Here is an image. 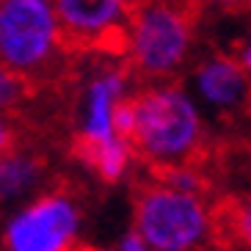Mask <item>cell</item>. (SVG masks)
I'll return each instance as SVG.
<instances>
[{
  "instance_id": "obj_1",
  "label": "cell",
  "mask_w": 251,
  "mask_h": 251,
  "mask_svg": "<svg viewBox=\"0 0 251 251\" xmlns=\"http://www.w3.org/2000/svg\"><path fill=\"white\" fill-rule=\"evenodd\" d=\"M133 91L135 77L113 55L97 58L80 80L75 108L77 157L105 185L125 182L138 163L122 130V113Z\"/></svg>"
},
{
  "instance_id": "obj_2",
  "label": "cell",
  "mask_w": 251,
  "mask_h": 251,
  "mask_svg": "<svg viewBox=\"0 0 251 251\" xmlns=\"http://www.w3.org/2000/svg\"><path fill=\"white\" fill-rule=\"evenodd\" d=\"M122 130L155 174L193 163L207 141V116L179 80L141 83L122 113Z\"/></svg>"
},
{
  "instance_id": "obj_3",
  "label": "cell",
  "mask_w": 251,
  "mask_h": 251,
  "mask_svg": "<svg viewBox=\"0 0 251 251\" xmlns=\"http://www.w3.org/2000/svg\"><path fill=\"white\" fill-rule=\"evenodd\" d=\"M196 42V17L188 0H147L130 11L116 52L141 83H166L191 69Z\"/></svg>"
},
{
  "instance_id": "obj_4",
  "label": "cell",
  "mask_w": 251,
  "mask_h": 251,
  "mask_svg": "<svg viewBox=\"0 0 251 251\" xmlns=\"http://www.w3.org/2000/svg\"><path fill=\"white\" fill-rule=\"evenodd\" d=\"M133 232L152 251H207L221 232V218L207 193H188L149 179L133 201Z\"/></svg>"
},
{
  "instance_id": "obj_5",
  "label": "cell",
  "mask_w": 251,
  "mask_h": 251,
  "mask_svg": "<svg viewBox=\"0 0 251 251\" xmlns=\"http://www.w3.org/2000/svg\"><path fill=\"white\" fill-rule=\"evenodd\" d=\"M52 0H0V67L47 80L69 55Z\"/></svg>"
},
{
  "instance_id": "obj_6",
  "label": "cell",
  "mask_w": 251,
  "mask_h": 251,
  "mask_svg": "<svg viewBox=\"0 0 251 251\" xmlns=\"http://www.w3.org/2000/svg\"><path fill=\"white\" fill-rule=\"evenodd\" d=\"M83 237V207L69 191L52 188L3 218V251H77Z\"/></svg>"
},
{
  "instance_id": "obj_7",
  "label": "cell",
  "mask_w": 251,
  "mask_h": 251,
  "mask_svg": "<svg viewBox=\"0 0 251 251\" xmlns=\"http://www.w3.org/2000/svg\"><path fill=\"white\" fill-rule=\"evenodd\" d=\"M185 89L204 116H237L251 105V75L232 52H204L193 58L191 69L185 72Z\"/></svg>"
},
{
  "instance_id": "obj_8",
  "label": "cell",
  "mask_w": 251,
  "mask_h": 251,
  "mask_svg": "<svg viewBox=\"0 0 251 251\" xmlns=\"http://www.w3.org/2000/svg\"><path fill=\"white\" fill-rule=\"evenodd\" d=\"M69 50L116 52L127 28V0H52Z\"/></svg>"
},
{
  "instance_id": "obj_9",
  "label": "cell",
  "mask_w": 251,
  "mask_h": 251,
  "mask_svg": "<svg viewBox=\"0 0 251 251\" xmlns=\"http://www.w3.org/2000/svg\"><path fill=\"white\" fill-rule=\"evenodd\" d=\"M47 185V163L33 149L14 147L0 155V213H11L36 199Z\"/></svg>"
},
{
  "instance_id": "obj_10",
  "label": "cell",
  "mask_w": 251,
  "mask_h": 251,
  "mask_svg": "<svg viewBox=\"0 0 251 251\" xmlns=\"http://www.w3.org/2000/svg\"><path fill=\"white\" fill-rule=\"evenodd\" d=\"M224 229H226L232 246L237 249H251V193L237 199L224 215Z\"/></svg>"
},
{
  "instance_id": "obj_11",
  "label": "cell",
  "mask_w": 251,
  "mask_h": 251,
  "mask_svg": "<svg viewBox=\"0 0 251 251\" xmlns=\"http://www.w3.org/2000/svg\"><path fill=\"white\" fill-rule=\"evenodd\" d=\"M30 83L25 77H20L17 72L0 67V113L3 116H11L14 111H20L28 100Z\"/></svg>"
},
{
  "instance_id": "obj_12",
  "label": "cell",
  "mask_w": 251,
  "mask_h": 251,
  "mask_svg": "<svg viewBox=\"0 0 251 251\" xmlns=\"http://www.w3.org/2000/svg\"><path fill=\"white\" fill-rule=\"evenodd\" d=\"M157 179H163L166 185L177 188V191H188V193H204L207 182H204V174L196 163H185V166H174L169 171H160L155 174Z\"/></svg>"
},
{
  "instance_id": "obj_13",
  "label": "cell",
  "mask_w": 251,
  "mask_h": 251,
  "mask_svg": "<svg viewBox=\"0 0 251 251\" xmlns=\"http://www.w3.org/2000/svg\"><path fill=\"white\" fill-rule=\"evenodd\" d=\"M232 55L237 58V64L251 75V17L246 20V25L240 28V33L235 36V45H232Z\"/></svg>"
},
{
  "instance_id": "obj_14",
  "label": "cell",
  "mask_w": 251,
  "mask_h": 251,
  "mask_svg": "<svg viewBox=\"0 0 251 251\" xmlns=\"http://www.w3.org/2000/svg\"><path fill=\"white\" fill-rule=\"evenodd\" d=\"M17 147V127L11 122V116L0 113V155H6L8 149Z\"/></svg>"
},
{
  "instance_id": "obj_15",
  "label": "cell",
  "mask_w": 251,
  "mask_h": 251,
  "mask_svg": "<svg viewBox=\"0 0 251 251\" xmlns=\"http://www.w3.org/2000/svg\"><path fill=\"white\" fill-rule=\"evenodd\" d=\"M111 251H152V249H149V246L144 243V240H141L138 235H135L133 229H127L125 235L119 237L116 243H113V249H111Z\"/></svg>"
},
{
  "instance_id": "obj_16",
  "label": "cell",
  "mask_w": 251,
  "mask_h": 251,
  "mask_svg": "<svg viewBox=\"0 0 251 251\" xmlns=\"http://www.w3.org/2000/svg\"><path fill=\"white\" fill-rule=\"evenodd\" d=\"M196 3H204V6H213V8H240L251 0H196Z\"/></svg>"
},
{
  "instance_id": "obj_17",
  "label": "cell",
  "mask_w": 251,
  "mask_h": 251,
  "mask_svg": "<svg viewBox=\"0 0 251 251\" xmlns=\"http://www.w3.org/2000/svg\"><path fill=\"white\" fill-rule=\"evenodd\" d=\"M141 3H147V0H127V6H130V8H135V6H141Z\"/></svg>"
},
{
  "instance_id": "obj_18",
  "label": "cell",
  "mask_w": 251,
  "mask_h": 251,
  "mask_svg": "<svg viewBox=\"0 0 251 251\" xmlns=\"http://www.w3.org/2000/svg\"><path fill=\"white\" fill-rule=\"evenodd\" d=\"M232 251H251V249H237V246H232Z\"/></svg>"
}]
</instances>
